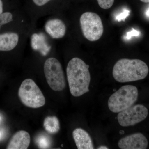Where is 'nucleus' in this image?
Here are the masks:
<instances>
[{
	"label": "nucleus",
	"mask_w": 149,
	"mask_h": 149,
	"mask_svg": "<svg viewBox=\"0 0 149 149\" xmlns=\"http://www.w3.org/2000/svg\"><path fill=\"white\" fill-rule=\"evenodd\" d=\"M89 68V65L79 58H73L68 62L67 77L70 93L74 97H80L90 91L91 76Z\"/></svg>",
	"instance_id": "obj_1"
},
{
	"label": "nucleus",
	"mask_w": 149,
	"mask_h": 149,
	"mask_svg": "<svg viewBox=\"0 0 149 149\" xmlns=\"http://www.w3.org/2000/svg\"><path fill=\"white\" fill-rule=\"evenodd\" d=\"M149 70L148 67L143 61L123 58L114 65L113 76L119 83L133 82L145 79Z\"/></svg>",
	"instance_id": "obj_2"
},
{
	"label": "nucleus",
	"mask_w": 149,
	"mask_h": 149,
	"mask_svg": "<svg viewBox=\"0 0 149 149\" xmlns=\"http://www.w3.org/2000/svg\"><path fill=\"white\" fill-rule=\"evenodd\" d=\"M139 91L136 86H122L110 97L108 106L111 111L119 113L133 106L138 99Z\"/></svg>",
	"instance_id": "obj_3"
},
{
	"label": "nucleus",
	"mask_w": 149,
	"mask_h": 149,
	"mask_svg": "<svg viewBox=\"0 0 149 149\" xmlns=\"http://www.w3.org/2000/svg\"><path fill=\"white\" fill-rule=\"evenodd\" d=\"M22 103L31 108H39L46 103L45 96L34 80L27 78L22 81L18 93Z\"/></svg>",
	"instance_id": "obj_4"
},
{
	"label": "nucleus",
	"mask_w": 149,
	"mask_h": 149,
	"mask_svg": "<svg viewBox=\"0 0 149 149\" xmlns=\"http://www.w3.org/2000/svg\"><path fill=\"white\" fill-rule=\"evenodd\" d=\"M44 73L47 83L53 91H63L66 81L62 67L58 60L51 57L46 60L44 64Z\"/></svg>",
	"instance_id": "obj_5"
},
{
	"label": "nucleus",
	"mask_w": 149,
	"mask_h": 149,
	"mask_svg": "<svg viewBox=\"0 0 149 149\" xmlns=\"http://www.w3.org/2000/svg\"><path fill=\"white\" fill-rule=\"evenodd\" d=\"M80 25L83 36L91 42L97 41L102 37L104 27L101 19L97 14L91 12L81 15Z\"/></svg>",
	"instance_id": "obj_6"
},
{
	"label": "nucleus",
	"mask_w": 149,
	"mask_h": 149,
	"mask_svg": "<svg viewBox=\"0 0 149 149\" xmlns=\"http://www.w3.org/2000/svg\"><path fill=\"white\" fill-rule=\"evenodd\" d=\"M148 114V111L145 106L139 104L133 105L118 113V121L121 126L128 127L142 122L146 118Z\"/></svg>",
	"instance_id": "obj_7"
},
{
	"label": "nucleus",
	"mask_w": 149,
	"mask_h": 149,
	"mask_svg": "<svg viewBox=\"0 0 149 149\" xmlns=\"http://www.w3.org/2000/svg\"><path fill=\"white\" fill-rule=\"evenodd\" d=\"M148 140L142 133L128 135L120 139L118 146L121 149H146L148 146Z\"/></svg>",
	"instance_id": "obj_8"
},
{
	"label": "nucleus",
	"mask_w": 149,
	"mask_h": 149,
	"mask_svg": "<svg viewBox=\"0 0 149 149\" xmlns=\"http://www.w3.org/2000/svg\"><path fill=\"white\" fill-rule=\"evenodd\" d=\"M46 32L53 39L63 38L66 33V27L64 22L58 18L49 19L45 25Z\"/></svg>",
	"instance_id": "obj_9"
},
{
	"label": "nucleus",
	"mask_w": 149,
	"mask_h": 149,
	"mask_svg": "<svg viewBox=\"0 0 149 149\" xmlns=\"http://www.w3.org/2000/svg\"><path fill=\"white\" fill-rule=\"evenodd\" d=\"M30 143V136L29 133L24 130H19L12 137L6 149H27Z\"/></svg>",
	"instance_id": "obj_10"
},
{
	"label": "nucleus",
	"mask_w": 149,
	"mask_h": 149,
	"mask_svg": "<svg viewBox=\"0 0 149 149\" xmlns=\"http://www.w3.org/2000/svg\"><path fill=\"white\" fill-rule=\"evenodd\" d=\"M72 136L77 149H94L91 136L84 129L81 128H76L72 132Z\"/></svg>",
	"instance_id": "obj_11"
},
{
	"label": "nucleus",
	"mask_w": 149,
	"mask_h": 149,
	"mask_svg": "<svg viewBox=\"0 0 149 149\" xmlns=\"http://www.w3.org/2000/svg\"><path fill=\"white\" fill-rule=\"evenodd\" d=\"M19 36L17 33L9 32L0 35V51L12 50L17 46Z\"/></svg>",
	"instance_id": "obj_12"
},
{
	"label": "nucleus",
	"mask_w": 149,
	"mask_h": 149,
	"mask_svg": "<svg viewBox=\"0 0 149 149\" xmlns=\"http://www.w3.org/2000/svg\"><path fill=\"white\" fill-rule=\"evenodd\" d=\"M43 125L46 131L51 134L57 133L60 129L59 120L57 117L55 116L46 117L44 120Z\"/></svg>",
	"instance_id": "obj_13"
},
{
	"label": "nucleus",
	"mask_w": 149,
	"mask_h": 149,
	"mask_svg": "<svg viewBox=\"0 0 149 149\" xmlns=\"http://www.w3.org/2000/svg\"><path fill=\"white\" fill-rule=\"evenodd\" d=\"M36 143L39 148L41 149L49 148L51 146L50 138L46 135H40L36 140Z\"/></svg>",
	"instance_id": "obj_14"
},
{
	"label": "nucleus",
	"mask_w": 149,
	"mask_h": 149,
	"mask_svg": "<svg viewBox=\"0 0 149 149\" xmlns=\"http://www.w3.org/2000/svg\"><path fill=\"white\" fill-rule=\"evenodd\" d=\"M13 15L10 12H6L0 14V29L3 25L12 21Z\"/></svg>",
	"instance_id": "obj_15"
},
{
	"label": "nucleus",
	"mask_w": 149,
	"mask_h": 149,
	"mask_svg": "<svg viewBox=\"0 0 149 149\" xmlns=\"http://www.w3.org/2000/svg\"><path fill=\"white\" fill-rule=\"evenodd\" d=\"M99 6L104 9L110 8L113 5L114 0H97Z\"/></svg>",
	"instance_id": "obj_16"
},
{
	"label": "nucleus",
	"mask_w": 149,
	"mask_h": 149,
	"mask_svg": "<svg viewBox=\"0 0 149 149\" xmlns=\"http://www.w3.org/2000/svg\"><path fill=\"white\" fill-rule=\"evenodd\" d=\"M130 14V11L127 9H124L122 12H121L120 14L118 15L116 17V19L117 21L120 22L122 20H125V19L129 16Z\"/></svg>",
	"instance_id": "obj_17"
},
{
	"label": "nucleus",
	"mask_w": 149,
	"mask_h": 149,
	"mask_svg": "<svg viewBox=\"0 0 149 149\" xmlns=\"http://www.w3.org/2000/svg\"><path fill=\"white\" fill-rule=\"evenodd\" d=\"M140 35V32L132 28L130 31L126 33V38L127 40H130V38L133 36H139Z\"/></svg>",
	"instance_id": "obj_18"
},
{
	"label": "nucleus",
	"mask_w": 149,
	"mask_h": 149,
	"mask_svg": "<svg viewBox=\"0 0 149 149\" xmlns=\"http://www.w3.org/2000/svg\"><path fill=\"white\" fill-rule=\"evenodd\" d=\"M50 1L51 0H33V1L36 5L41 6L46 4Z\"/></svg>",
	"instance_id": "obj_19"
},
{
	"label": "nucleus",
	"mask_w": 149,
	"mask_h": 149,
	"mask_svg": "<svg viewBox=\"0 0 149 149\" xmlns=\"http://www.w3.org/2000/svg\"><path fill=\"white\" fill-rule=\"evenodd\" d=\"M3 3L1 0H0V14L3 13Z\"/></svg>",
	"instance_id": "obj_20"
},
{
	"label": "nucleus",
	"mask_w": 149,
	"mask_h": 149,
	"mask_svg": "<svg viewBox=\"0 0 149 149\" xmlns=\"http://www.w3.org/2000/svg\"><path fill=\"white\" fill-rule=\"evenodd\" d=\"M98 149H108L109 148L107 147L106 146H100L99 147L97 148Z\"/></svg>",
	"instance_id": "obj_21"
},
{
	"label": "nucleus",
	"mask_w": 149,
	"mask_h": 149,
	"mask_svg": "<svg viewBox=\"0 0 149 149\" xmlns=\"http://www.w3.org/2000/svg\"><path fill=\"white\" fill-rule=\"evenodd\" d=\"M146 15L147 17H149V7L146 10Z\"/></svg>",
	"instance_id": "obj_22"
},
{
	"label": "nucleus",
	"mask_w": 149,
	"mask_h": 149,
	"mask_svg": "<svg viewBox=\"0 0 149 149\" xmlns=\"http://www.w3.org/2000/svg\"><path fill=\"white\" fill-rule=\"evenodd\" d=\"M141 1L145 3H149V0H140Z\"/></svg>",
	"instance_id": "obj_23"
}]
</instances>
